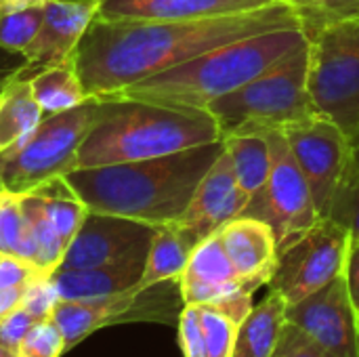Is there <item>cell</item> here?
<instances>
[{
    "instance_id": "17",
    "label": "cell",
    "mask_w": 359,
    "mask_h": 357,
    "mask_svg": "<svg viewBox=\"0 0 359 357\" xmlns=\"http://www.w3.org/2000/svg\"><path fill=\"white\" fill-rule=\"evenodd\" d=\"M179 288L185 305H212L240 290L255 292L233 269L219 234L202 240L194 248L187 267L179 278Z\"/></svg>"
},
{
    "instance_id": "29",
    "label": "cell",
    "mask_w": 359,
    "mask_h": 357,
    "mask_svg": "<svg viewBox=\"0 0 359 357\" xmlns=\"http://www.w3.org/2000/svg\"><path fill=\"white\" fill-rule=\"evenodd\" d=\"M0 255L23 259L25 255V219L21 194L0 187Z\"/></svg>"
},
{
    "instance_id": "25",
    "label": "cell",
    "mask_w": 359,
    "mask_h": 357,
    "mask_svg": "<svg viewBox=\"0 0 359 357\" xmlns=\"http://www.w3.org/2000/svg\"><path fill=\"white\" fill-rule=\"evenodd\" d=\"M305 38L328 25L359 19V0H288Z\"/></svg>"
},
{
    "instance_id": "18",
    "label": "cell",
    "mask_w": 359,
    "mask_h": 357,
    "mask_svg": "<svg viewBox=\"0 0 359 357\" xmlns=\"http://www.w3.org/2000/svg\"><path fill=\"white\" fill-rule=\"evenodd\" d=\"M278 0H99L97 17L143 21H198L269 6Z\"/></svg>"
},
{
    "instance_id": "15",
    "label": "cell",
    "mask_w": 359,
    "mask_h": 357,
    "mask_svg": "<svg viewBox=\"0 0 359 357\" xmlns=\"http://www.w3.org/2000/svg\"><path fill=\"white\" fill-rule=\"evenodd\" d=\"M248 198L242 191L225 149L200 179L185 213L175 221L196 244L219 234L229 221L244 215Z\"/></svg>"
},
{
    "instance_id": "1",
    "label": "cell",
    "mask_w": 359,
    "mask_h": 357,
    "mask_svg": "<svg viewBox=\"0 0 359 357\" xmlns=\"http://www.w3.org/2000/svg\"><path fill=\"white\" fill-rule=\"evenodd\" d=\"M284 27H301L288 0L198 21L95 17L74 63L86 97H107L215 46Z\"/></svg>"
},
{
    "instance_id": "34",
    "label": "cell",
    "mask_w": 359,
    "mask_h": 357,
    "mask_svg": "<svg viewBox=\"0 0 359 357\" xmlns=\"http://www.w3.org/2000/svg\"><path fill=\"white\" fill-rule=\"evenodd\" d=\"M38 320H34L25 309H15L13 314H8L2 322H0V345L6 347L8 351L17 353L23 339L27 337V332L32 330V326Z\"/></svg>"
},
{
    "instance_id": "39",
    "label": "cell",
    "mask_w": 359,
    "mask_h": 357,
    "mask_svg": "<svg viewBox=\"0 0 359 357\" xmlns=\"http://www.w3.org/2000/svg\"><path fill=\"white\" fill-rule=\"evenodd\" d=\"M0 357H17V353H13V351H8L6 347L0 345Z\"/></svg>"
},
{
    "instance_id": "33",
    "label": "cell",
    "mask_w": 359,
    "mask_h": 357,
    "mask_svg": "<svg viewBox=\"0 0 359 357\" xmlns=\"http://www.w3.org/2000/svg\"><path fill=\"white\" fill-rule=\"evenodd\" d=\"M177 330H179V345H181L183 357H206L198 305L183 307Z\"/></svg>"
},
{
    "instance_id": "5",
    "label": "cell",
    "mask_w": 359,
    "mask_h": 357,
    "mask_svg": "<svg viewBox=\"0 0 359 357\" xmlns=\"http://www.w3.org/2000/svg\"><path fill=\"white\" fill-rule=\"evenodd\" d=\"M227 135L286 130L318 116L307 86V40L206 109Z\"/></svg>"
},
{
    "instance_id": "2",
    "label": "cell",
    "mask_w": 359,
    "mask_h": 357,
    "mask_svg": "<svg viewBox=\"0 0 359 357\" xmlns=\"http://www.w3.org/2000/svg\"><path fill=\"white\" fill-rule=\"evenodd\" d=\"M221 151L223 141H215L160 158L72 170L65 181L93 213L160 227L185 213L200 179Z\"/></svg>"
},
{
    "instance_id": "13",
    "label": "cell",
    "mask_w": 359,
    "mask_h": 357,
    "mask_svg": "<svg viewBox=\"0 0 359 357\" xmlns=\"http://www.w3.org/2000/svg\"><path fill=\"white\" fill-rule=\"evenodd\" d=\"M156 227L126 217L88 210L59 269H84L149 252Z\"/></svg>"
},
{
    "instance_id": "20",
    "label": "cell",
    "mask_w": 359,
    "mask_h": 357,
    "mask_svg": "<svg viewBox=\"0 0 359 357\" xmlns=\"http://www.w3.org/2000/svg\"><path fill=\"white\" fill-rule=\"evenodd\" d=\"M42 118L29 78L11 74L0 86V158L23 145Z\"/></svg>"
},
{
    "instance_id": "8",
    "label": "cell",
    "mask_w": 359,
    "mask_h": 357,
    "mask_svg": "<svg viewBox=\"0 0 359 357\" xmlns=\"http://www.w3.org/2000/svg\"><path fill=\"white\" fill-rule=\"evenodd\" d=\"M185 303L181 297L179 280L160 282L147 288H133L120 295L61 301L53 314L59 326L65 351L86 341L90 335L120 324H166L177 326Z\"/></svg>"
},
{
    "instance_id": "4",
    "label": "cell",
    "mask_w": 359,
    "mask_h": 357,
    "mask_svg": "<svg viewBox=\"0 0 359 357\" xmlns=\"http://www.w3.org/2000/svg\"><path fill=\"white\" fill-rule=\"evenodd\" d=\"M101 114L84 139L74 170L160 158L221 141L215 118L137 99L101 97Z\"/></svg>"
},
{
    "instance_id": "12",
    "label": "cell",
    "mask_w": 359,
    "mask_h": 357,
    "mask_svg": "<svg viewBox=\"0 0 359 357\" xmlns=\"http://www.w3.org/2000/svg\"><path fill=\"white\" fill-rule=\"evenodd\" d=\"M288 324L339 357H359L358 309L351 303L345 274L316 295L288 305Z\"/></svg>"
},
{
    "instance_id": "26",
    "label": "cell",
    "mask_w": 359,
    "mask_h": 357,
    "mask_svg": "<svg viewBox=\"0 0 359 357\" xmlns=\"http://www.w3.org/2000/svg\"><path fill=\"white\" fill-rule=\"evenodd\" d=\"M42 13L44 4L0 11V50L23 55L40 29Z\"/></svg>"
},
{
    "instance_id": "6",
    "label": "cell",
    "mask_w": 359,
    "mask_h": 357,
    "mask_svg": "<svg viewBox=\"0 0 359 357\" xmlns=\"http://www.w3.org/2000/svg\"><path fill=\"white\" fill-rule=\"evenodd\" d=\"M101 97H86L67 112L44 116L23 145L0 158V185L25 194L72 173L76 156L101 114Z\"/></svg>"
},
{
    "instance_id": "31",
    "label": "cell",
    "mask_w": 359,
    "mask_h": 357,
    "mask_svg": "<svg viewBox=\"0 0 359 357\" xmlns=\"http://www.w3.org/2000/svg\"><path fill=\"white\" fill-rule=\"evenodd\" d=\"M61 303V295L48 274H38L23 290L21 309H25L34 320L53 318L57 305Z\"/></svg>"
},
{
    "instance_id": "22",
    "label": "cell",
    "mask_w": 359,
    "mask_h": 357,
    "mask_svg": "<svg viewBox=\"0 0 359 357\" xmlns=\"http://www.w3.org/2000/svg\"><path fill=\"white\" fill-rule=\"evenodd\" d=\"M196 246L198 244L177 223L156 227L139 288L179 280Z\"/></svg>"
},
{
    "instance_id": "35",
    "label": "cell",
    "mask_w": 359,
    "mask_h": 357,
    "mask_svg": "<svg viewBox=\"0 0 359 357\" xmlns=\"http://www.w3.org/2000/svg\"><path fill=\"white\" fill-rule=\"evenodd\" d=\"M345 280H347V288L351 295V303L355 309H359V242H351V246H349Z\"/></svg>"
},
{
    "instance_id": "40",
    "label": "cell",
    "mask_w": 359,
    "mask_h": 357,
    "mask_svg": "<svg viewBox=\"0 0 359 357\" xmlns=\"http://www.w3.org/2000/svg\"><path fill=\"white\" fill-rule=\"evenodd\" d=\"M358 330H359V309H358Z\"/></svg>"
},
{
    "instance_id": "37",
    "label": "cell",
    "mask_w": 359,
    "mask_h": 357,
    "mask_svg": "<svg viewBox=\"0 0 359 357\" xmlns=\"http://www.w3.org/2000/svg\"><path fill=\"white\" fill-rule=\"evenodd\" d=\"M46 0H0V11L6 8H21V6H36V4H44Z\"/></svg>"
},
{
    "instance_id": "38",
    "label": "cell",
    "mask_w": 359,
    "mask_h": 357,
    "mask_svg": "<svg viewBox=\"0 0 359 357\" xmlns=\"http://www.w3.org/2000/svg\"><path fill=\"white\" fill-rule=\"evenodd\" d=\"M351 141V151H353V158H355V162L359 164V135H355L353 139H349Z\"/></svg>"
},
{
    "instance_id": "3",
    "label": "cell",
    "mask_w": 359,
    "mask_h": 357,
    "mask_svg": "<svg viewBox=\"0 0 359 357\" xmlns=\"http://www.w3.org/2000/svg\"><path fill=\"white\" fill-rule=\"evenodd\" d=\"M305 40L301 27L240 38L107 97L206 112L217 99L238 90Z\"/></svg>"
},
{
    "instance_id": "27",
    "label": "cell",
    "mask_w": 359,
    "mask_h": 357,
    "mask_svg": "<svg viewBox=\"0 0 359 357\" xmlns=\"http://www.w3.org/2000/svg\"><path fill=\"white\" fill-rule=\"evenodd\" d=\"M206 357H231L240 322L215 305H198Z\"/></svg>"
},
{
    "instance_id": "41",
    "label": "cell",
    "mask_w": 359,
    "mask_h": 357,
    "mask_svg": "<svg viewBox=\"0 0 359 357\" xmlns=\"http://www.w3.org/2000/svg\"><path fill=\"white\" fill-rule=\"evenodd\" d=\"M0 187H2V185H0Z\"/></svg>"
},
{
    "instance_id": "24",
    "label": "cell",
    "mask_w": 359,
    "mask_h": 357,
    "mask_svg": "<svg viewBox=\"0 0 359 357\" xmlns=\"http://www.w3.org/2000/svg\"><path fill=\"white\" fill-rule=\"evenodd\" d=\"M29 86L44 116L67 112L86 99L74 61L48 65L44 69L34 72L29 76Z\"/></svg>"
},
{
    "instance_id": "30",
    "label": "cell",
    "mask_w": 359,
    "mask_h": 357,
    "mask_svg": "<svg viewBox=\"0 0 359 357\" xmlns=\"http://www.w3.org/2000/svg\"><path fill=\"white\" fill-rule=\"evenodd\" d=\"M65 353V341L59 326L48 320H38L23 339L17 357H61Z\"/></svg>"
},
{
    "instance_id": "16",
    "label": "cell",
    "mask_w": 359,
    "mask_h": 357,
    "mask_svg": "<svg viewBox=\"0 0 359 357\" xmlns=\"http://www.w3.org/2000/svg\"><path fill=\"white\" fill-rule=\"evenodd\" d=\"M219 238L233 269L250 290L257 292L269 284L278 265V244L265 221L242 215L229 221Z\"/></svg>"
},
{
    "instance_id": "14",
    "label": "cell",
    "mask_w": 359,
    "mask_h": 357,
    "mask_svg": "<svg viewBox=\"0 0 359 357\" xmlns=\"http://www.w3.org/2000/svg\"><path fill=\"white\" fill-rule=\"evenodd\" d=\"M97 11L99 0H46L40 29L23 50V65L13 74L29 78L48 65L74 61L78 44L97 17Z\"/></svg>"
},
{
    "instance_id": "7",
    "label": "cell",
    "mask_w": 359,
    "mask_h": 357,
    "mask_svg": "<svg viewBox=\"0 0 359 357\" xmlns=\"http://www.w3.org/2000/svg\"><path fill=\"white\" fill-rule=\"evenodd\" d=\"M307 86L320 116L349 139L359 135V19L307 38Z\"/></svg>"
},
{
    "instance_id": "36",
    "label": "cell",
    "mask_w": 359,
    "mask_h": 357,
    "mask_svg": "<svg viewBox=\"0 0 359 357\" xmlns=\"http://www.w3.org/2000/svg\"><path fill=\"white\" fill-rule=\"evenodd\" d=\"M23 290H25V288H4V290H0V322H2L8 314H13L15 309L21 307Z\"/></svg>"
},
{
    "instance_id": "19",
    "label": "cell",
    "mask_w": 359,
    "mask_h": 357,
    "mask_svg": "<svg viewBox=\"0 0 359 357\" xmlns=\"http://www.w3.org/2000/svg\"><path fill=\"white\" fill-rule=\"evenodd\" d=\"M147 252L133 255L128 259L84 267V269H57L50 274L61 301H84L109 295H120L139 286L145 269Z\"/></svg>"
},
{
    "instance_id": "28",
    "label": "cell",
    "mask_w": 359,
    "mask_h": 357,
    "mask_svg": "<svg viewBox=\"0 0 359 357\" xmlns=\"http://www.w3.org/2000/svg\"><path fill=\"white\" fill-rule=\"evenodd\" d=\"M324 219L339 223L343 229H347L351 242H359V164L355 158L345 170Z\"/></svg>"
},
{
    "instance_id": "10",
    "label": "cell",
    "mask_w": 359,
    "mask_h": 357,
    "mask_svg": "<svg viewBox=\"0 0 359 357\" xmlns=\"http://www.w3.org/2000/svg\"><path fill=\"white\" fill-rule=\"evenodd\" d=\"M263 135L271 149V170L263 191L248 202L244 215L265 221L276 236L278 250H282L322 217L284 133L265 130Z\"/></svg>"
},
{
    "instance_id": "32",
    "label": "cell",
    "mask_w": 359,
    "mask_h": 357,
    "mask_svg": "<svg viewBox=\"0 0 359 357\" xmlns=\"http://www.w3.org/2000/svg\"><path fill=\"white\" fill-rule=\"evenodd\" d=\"M273 357H339L320 343H316L311 337H307L303 330H299L292 324H286L284 335L276 347Z\"/></svg>"
},
{
    "instance_id": "21",
    "label": "cell",
    "mask_w": 359,
    "mask_h": 357,
    "mask_svg": "<svg viewBox=\"0 0 359 357\" xmlns=\"http://www.w3.org/2000/svg\"><path fill=\"white\" fill-rule=\"evenodd\" d=\"M286 309L288 303L284 297L269 290L267 297L255 305L242 322L231 357H273L288 324Z\"/></svg>"
},
{
    "instance_id": "9",
    "label": "cell",
    "mask_w": 359,
    "mask_h": 357,
    "mask_svg": "<svg viewBox=\"0 0 359 357\" xmlns=\"http://www.w3.org/2000/svg\"><path fill=\"white\" fill-rule=\"evenodd\" d=\"M351 238L347 229L330 219H320L313 227L278 250V265L269 280V290L294 305L345 274Z\"/></svg>"
},
{
    "instance_id": "23",
    "label": "cell",
    "mask_w": 359,
    "mask_h": 357,
    "mask_svg": "<svg viewBox=\"0 0 359 357\" xmlns=\"http://www.w3.org/2000/svg\"><path fill=\"white\" fill-rule=\"evenodd\" d=\"M221 141L225 154L229 156L233 175L250 202L263 191L271 170L269 141L263 133L227 135Z\"/></svg>"
},
{
    "instance_id": "11",
    "label": "cell",
    "mask_w": 359,
    "mask_h": 357,
    "mask_svg": "<svg viewBox=\"0 0 359 357\" xmlns=\"http://www.w3.org/2000/svg\"><path fill=\"white\" fill-rule=\"evenodd\" d=\"M282 133L303 177L307 179L318 213L324 219L339 183L353 160L351 141L339 124L320 114Z\"/></svg>"
}]
</instances>
